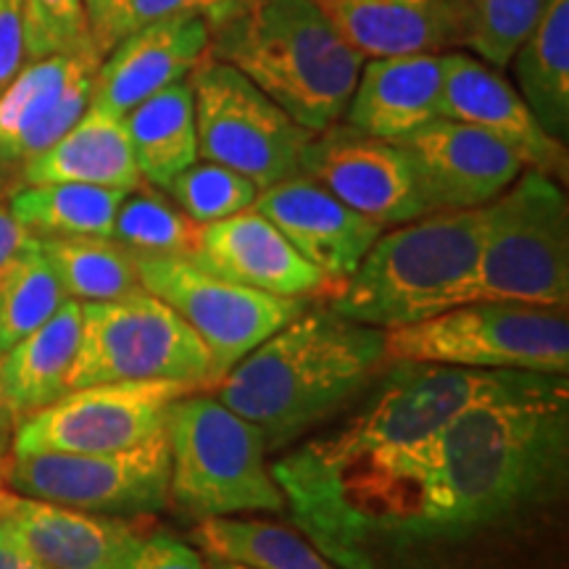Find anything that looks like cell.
Returning <instances> with one entry per match:
<instances>
[{
    "label": "cell",
    "mask_w": 569,
    "mask_h": 569,
    "mask_svg": "<svg viewBox=\"0 0 569 569\" xmlns=\"http://www.w3.org/2000/svg\"><path fill=\"white\" fill-rule=\"evenodd\" d=\"M567 469V375H532L469 403L432 438L422 509L396 569H432L438 551L511 528L559 498Z\"/></svg>",
    "instance_id": "1"
},
{
    "label": "cell",
    "mask_w": 569,
    "mask_h": 569,
    "mask_svg": "<svg viewBox=\"0 0 569 569\" xmlns=\"http://www.w3.org/2000/svg\"><path fill=\"white\" fill-rule=\"evenodd\" d=\"M382 361L386 330L306 309L243 356L217 398L280 448L359 393Z\"/></svg>",
    "instance_id": "2"
},
{
    "label": "cell",
    "mask_w": 569,
    "mask_h": 569,
    "mask_svg": "<svg viewBox=\"0 0 569 569\" xmlns=\"http://www.w3.org/2000/svg\"><path fill=\"white\" fill-rule=\"evenodd\" d=\"M209 53L232 63L309 132L343 119L365 67L319 0H248L211 27Z\"/></svg>",
    "instance_id": "3"
},
{
    "label": "cell",
    "mask_w": 569,
    "mask_h": 569,
    "mask_svg": "<svg viewBox=\"0 0 569 569\" xmlns=\"http://www.w3.org/2000/svg\"><path fill=\"white\" fill-rule=\"evenodd\" d=\"M486 206L436 211L382 230L356 272L330 296V309L353 322L393 330L465 301L478 264Z\"/></svg>",
    "instance_id": "4"
},
{
    "label": "cell",
    "mask_w": 569,
    "mask_h": 569,
    "mask_svg": "<svg viewBox=\"0 0 569 569\" xmlns=\"http://www.w3.org/2000/svg\"><path fill=\"white\" fill-rule=\"evenodd\" d=\"M169 443V501L196 519L282 511L284 496L267 467L259 427L217 396L184 393L163 417Z\"/></svg>",
    "instance_id": "5"
},
{
    "label": "cell",
    "mask_w": 569,
    "mask_h": 569,
    "mask_svg": "<svg viewBox=\"0 0 569 569\" xmlns=\"http://www.w3.org/2000/svg\"><path fill=\"white\" fill-rule=\"evenodd\" d=\"M478 301L567 309L569 203L553 177L525 169L486 206L478 264L461 303Z\"/></svg>",
    "instance_id": "6"
},
{
    "label": "cell",
    "mask_w": 569,
    "mask_h": 569,
    "mask_svg": "<svg viewBox=\"0 0 569 569\" xmlns=\"http://www.w3.org/2000/svg\"><path fill=\"white\" fill-rule=\"evenodd\" d=\"M386 359L493 372L567 375L565 309L522 303H461L436 317L386 330Z\"/></svg>",
    "instance_id": "7"
},
{
    "label": "cell",
    "mask_w": 569,
    "mask_h": 569,
    "mask_svg": "<svg viewBox=\"0 0 569 569\" xmlns=\"http://www.w3.org/2000/svg\"><path fill=\"white\" fill-rule=\"evenodd\" d=\"M159 380L190 388L219 382L209 348L172 306L146 288L117 301L82 303L80 348L69 372V390Z\"/></svg>",
    "instance_id": "8"
},
{
    "label": "cell",
    "mask_w": 569,
    "mask_h": 569,
    "mask_svg": "<svg viewBox=\"0 0 569 569\" xmlns=\"http://www.w3.org/2000/svg\"><path fill=\"white\" fill-rule=\"evenodd\" d=\"M198 156L243 174L256 188L301 174L311 134L232 63L206 53L190 71Z\"/></svg>",
    "instance_id": "9"
},
{
    "label": "cell",
    "mask_w": 569,
    "mask_h": 569,
    "mask_svg": "<svg viewBox=\"0 0 569 569\" xmlns=\"http://www.w3.org/2000/svg\"><path fill=\"white\" fill-rule=\"evenodd\" d=\"M372 403L343 430L306 446L311 457L343 459L351 453L417 446L480 398L528 382L536 372H493L443 365L396 361Z\"/></svg>",
    "instance_id": "10"
},
{
    "label": "cell",
    "mask_w": 569,
    "mask_h": 569,
    "mask_svg": "<svg viewBox=\"0 0 569 569\" xmlns=\"http://www.w3.org/2000/svg\"><path fill=\"white\" fill-rule=\"evenodd\" d=\"M169 443H148L109 453H13L6 482L19 496L96 511L142 517L169 507Z\"/></svg>",
    "instance_id": "11"
},
{
    "label": "cell",
    "mask_w": 569,
    "mask_h": 569,
    "mask_svg": "<svg viewBox=\"0 0 569 569\" xmlns=\"http://www.w3.org/2000/svg\"><path fill=\"white\" fill-rule=\"evenodd\" d=\"M138 274L142 288L172 306L209 348L219 380L309 309L306 298L272 296L222 280L190 259H138Z\"/></svg>",
    "instance_id": "12"
},
{
    "label": "cell",
    "mask_w": 569,
    "mask_h": 569,
    "mask_svg": "<svg viewBox=\"0 0 569 569\" xmlns=\"http://www.w3.org/2000/svg\"><path fill=\"white\" fill-rule=\"evenodd\" d=\"M196 388L184 382H101L71 388L17 422L13 453H109L163 432L167 407Z\"/></svg>",
    "instance_id": "13"
},
{
    "label": "cell",
    "mask_w": 569,
    "mask_h": 569,
    "mask_svg": "<svg viewBox=\"0 0 569 569\" xmlns=\"http://www.w3.org/2000/svg\"><path fill=\"white\" fill-rule=\"evenodd\" d=\"M301 174L382 230L427 213L407 151L348 124L338 122L311 134L301 156Z\"/></svg>",
    "instance_id": "14"
},
{
    "label": "cell",
    "mask_w": 569,
    "mask_h": 569,
    "mask_svg": "<svg viewBox=\"0 0 569 569\" xmlns=\"http://www.w3.org/2000/svg\"><path fill=\"white\" fill-rule=\"evenodd\" d=\"M103 56L96 48L27 61L0 92V172L24 169L88 111Z\"/></svg>",
    "instance_id": "15"
},
{
    "label": "cell",
    "mask_w": 569,
    "mask_h": 569,
    "mask_svg": "<svg viewBox=\"0 0 569 569\" xmlns=\"http://www.w3.org/2000/svg\"><path fill=\"white\" fill-rule=\"evenodd\" d=\"M396 146L411 159L427 213L480 209L525 172L501 140L457 119H432Z\"/></svg>",
    "instance_id": "16"
},
{
    "label": "cell",
    "mask_w": 569,
    "mask_h": 569,
    "mask_svg": "<svg viewBox=\"0 0 569 569\" xmlns=\"http://www.w3.org/2000/svg\"><path fill=\"white\" fill-rule=\"evenodd\" d=\"M253 209L264 213L288 243L325 274L327 296L336 293L356 272L382 234L380 224L348 209L322 184L303 174L259 190Z\"/></svg>",
    "instance_id": "17"
},
{
    "label": "cell",
    "mask_w": 569,
    "mask_h": 569,
    "mask_svg": "<svg viewBox=\"0 0 569 569\" xmlns=\"http://www.w3.org/2000/svg\"><path fill=\"white\" fill-rule=\"evenodd\" d=\"M440 117L457 119L501 140L525 169L567 180V146L540 127L515 84L478 56L443 53Z\"/></svg>",
    "instance_id": "18"
},
{
    "label": "cell",
    "mask_w": 569,
    "mask_h": 569,
    "mask_svg": "<svg viewBox=\"0 0 569 569\" xmlns=\"http://www.w3.org/2000/svg\"><path fill=\"white\" fill-rule=\"evenodd\" d=\"M211 46V24L201 13H184L127 32L92 82L90 106L124 117L169 84L188 80Z\"/></svg>",
    "instance_id": "19"
},
{
    "label": "cell",
    "mask_w": 569,
    "mask_h": 569,
    "mask_svg": "<svg viewBox=\"0 0 569 569\" xmlns=\"http://www.w3.org/2000/svg\"><path fill=\"white\" fill-rule=\"evenodd\" d=\"M190 261L222 280L272 296H327L325 274L309 264L253 206L219 222L203 224L201 243Z\"/></svg>",
    "instance_id": "20"
},
{
    "label": "cell",
    "mask_w": 569,
    "mask_h": 569,
    "mask_svg": "<svg viewBox=\"0 0 569 569\" xmlns=\"http://www.w3.org/2000/svg\"><path fill=\"white\" fill-rule=\"evenodd\" d=\"M443 53L367 59L346 109V124L398 142L440 117Z\"/></svg>",
    "instance_id": "21"
},
{
    "label": "cell",
    "mask_w": 569,
    "mask_h": 569,
    "mask_svg": "<svg viewBox=\"0 0 569 569\" xmlns=\"http://www.w3.org/2000/svg\"><path fill=\"white\" fill-rule=\"evenodd\" d=\"M6 517L51 569H122L142 540L127 517L96 515L40 498L11 493Z\"/></svg>",
    "instance_id": "22"
},
{
    "label": "cell",
    "mask_w": 569,
    "mask_h": 569,
    "mask_svg": "<svg viewBox=\"0 0 569 569\" xmlns=\"http://www.w3.org/2000/svg\"><path fill=\"white\" fill-rule=\"evenodd\" d=\"M336 30L367 59L457 46L451 0H319Z\"/></svg>",
    "instance_id": "23"
},
{
    "label": "cell",
    "mask_w": 569,
    "mask_h": 569,
    "mask_svg": "<svg viewBox=\"0 0 569 569\" xmlns=\"http://www.w3.org/2000/svg\"><path fill=\"white\" fill-rule=\"evenodd\" d=\"M21 184L80 182L132 193L142 184L134 163L124 117L88 106L48 151L34 156L19 172Z\"/></svg>",
    "instance_id": "24"
},
{
    "label": "cell",
    "mask_w": 569,
    "mask_h": 569,
    "mask_svg": "<svg viewBox=\"0 0 569 569\" xmlns=\"http://www.w3.org/2000/svg\"><path fill=\"white\" fill-rule=\"evenodd\" d=\"M80 330L82 303L67 298L48 322L0 356V393L13 425L69 393Z\"/></svg>",
    "instance_id": "25"
},
{
    "label": "cell",
    "mask_w": 569,
    "mask_h": 569,
    "mask_svg": "<svg viewBox=\"0 0 569 569\" xmlns=\"http://www.w3.org/2000/svg\"><path fill=\"white\" fill-rule=\"evenodd\" d=\"M517 92L540 127L561 142L569 134V0H543L536 24L511 56Z\"/></svg>",
    "instance_id": "26"
},
{
    "label": "cell",
    "mask_w": 569,
    "mask_h": 569,
    "mask_svg": "<svg viewBox=\"0 0 569 569\" xmlns=\"http://www.w3.org/2000/svg\"><path fill=\"white\" fill-rule=\"evenodd\" d=\"M134 163L142 182L167 190L177 174L198 161L196 106L190 80H180L124 113Z\"/></svg>",
    "instance_id": "27"
},
{
    "label": "cell",
    "mask_w": 569,
    "mask_h": 569,
    "mask_svg": "<svg viewBox=\"0 0 569 569\" xmlns=\"http://www.w3.org/2000/svg\"><path fill=\"white\" fill-rule=\"evenodd\" d=\"M124 190L80 182L21 184L9 211L32 238H111Z\"/></svg>",
    "instance_id": "28"
},
{
    "label": "cell",
    "mask_w": 569,
    "mask_h": 569,
    "mask_svg": "<svg viewBox=\"0 0 569 569\" xmlns=\"http://www.w3.org/2000/svg\"><path fill=\"white\" fill-rule=\"evenodd\" d=\"M196 540L206 557L243 561L256 569H343L301 532L261 519H201Z\"/></svg>",
    "instance_id": "29"
},
{
    "label": "cell",
    "mask_w": 569,
    "mask_h": 569,
    "mask_svg": "<svg viewBox=\"0 0 569 569\" xmlns=\"http://www.w3.org/2000/svg\"><path fill=\"white\" fill-rule=\"evenodd\" d=\"M67 298L80 303L117 301L142 288L138 259L113 238H38Z\"/></svg>",
    "instance_id": "30"
},
{
    "label": "cell",
    "mask_w": 569,
    "mask_h": 569,
    "mask_svg": "<svg viewBox=\"0 0 569 569\" xmlns=\"http://www.w3.org/2000/svg\"><path fill=\"white\" fill-rule=\"evenodd\" d=\"M142 184L124 196L111 238L134 259H193L201 243V224L174 201L156 193L153 184Z\"/></svg>",
    "instance_id": "31"
},
{
    "label": "cell",
    "mask_w": 569,
    "mask_h": 569,
    "mask_svg": "<svg viewBox=\"0 0 569 569\" xmlns=\"http://www.w3.org/2000/svg\"><path fill=\"white\" fill-rule=\"evenodd\" d=\"M67 301L59 274L32 238L19 259L0 277V356L48 322Z\"/></svg>",
    "instance_id": "32"
},
{
    "label": "cell",
    "mask_w": 569,
    "mask_h": 569,
    "mask_svg": "<svg viewBox=\"0 0 569 569\" xmlns=\"http://www.w3.org/2000/svg\"><path fill=\"white\" fill-rule=\"evenodd\" d=\"M451 6L459 46L472 48L493 69H507L543 0H451Z\"/></svg>",
    "instance_id": "33"
},
{
    "label": "cell",
    "mask_w": 569,
    "mask_h": 569,
    "mask_svg": "<svg viewBox=\"0 0 569 569\" xmlns=\"http://www.w3.org/2000/svg\"><path fill=\"white\" fill-rule=\"evenodd\" d=\"M167 193L196 224L203 227L251 209L259 188L222 163L196 161L169 182Z\"/></svg>",
    "instance_id": "34"
},
{
    "label": "cell",
    "mask_w": 569,
    "mask_h": 569,
    "mask_svg": "<svg viewBox=\"0 0 569 569\" xmlns=\"http://www.w3.org/2000/svg\"><path fill=\"white\" fill-rule=\"evenodd\" d=\"M21 17L27 61L96 48L82 0H21Z\"/></svg>",
    "instance_id": "35"
},
{
    "label": "cell",
    "mask_w": 569,
    "mask_h": 569,
    "mask_svg": "<svg viewBox=\"0 0 569 569\" xmlns=\"http://www.w3.org/2000/svg\"><path fill=\"white\" fill-rule=\"evenodd\" d=\"M122 569H206V561L193 546L182 543L180 538L156 532L140 540Z\"/></svg>",
    "instance_id": "36"
},
{
    "label": "cell",
    "mask_w": 569,
    "mask_h": 569,
    "mask_svg": "<svg viewBox=\"0 0 569 569\" xmlns=\"http://www.w3.org/2000/svg\"><path fill=\"white\" fill-rule=\"evenodd\" d=\"M27 63L21 0H0V92Z\"/></svg>",
    "instance_id": "37"
},
{
    "label": "cell",
    "mask_w": 569,
    "mask_h": 569,
    "mask_svg": "<svg viewBox=\"0 0 569 569\" xmlns=\"http://www.w3.org/2000/svg\"><path fill=\"white\" fill-rule=\"evenodd\" d=\"M222 3L224 0H127V32L159 19L184 17V13H201L211 24Z\"/></svg>",
    "instance_id": "38"
},
{
    "label": "cell",
    "mask_w": 569,
    "mask_h": 569,
    "mask_svg": "<svg viewBox=\"0 0 569 569\" xmlns=\"http://www.w3.org/2000/svg\"><path fill=\"white\" fill-rule=\"evenodd\" d=\"M90 38L106 56L127 34V0H82Z\"/></svg>",
    "instance_id": "39"
},
{
    "label": "cell",
    "mask_w": 569,
    "mask_h": 569,
    "mask_svg": "<svg viewBox=\"0 0 569 569\" xmlns=\"http://www.w3.org/2000/svg\"><path fill=\"white\" fill-rule=\"evenodd\" d=\"M0 569H51L21 538L9 517H0Z\"/></svg>",
    "instance_id": "40"
},
{
    "label": "cell",
    "mask_w": 569,
    "mask_h": 569,
    "mask_svg": "<svg viewBox=\"0 0 569 569\" xmlns=\"http://www.w3.org/2000/svg\"><path fill=\"white\" fill-rule=\"evenodd\" d=\"M32 234L17 222V217L0 203V277L9 272V267L19 259Z\"/></svg>",
    "instance_id": "41"
},
{
    "label": "cell",
    "mask_w": 569,
    "mask_h": 569,
    "mask_svg": "<svg viewBox=\"0 0 569 569\" xmlns=\"http://www.w3.org/2000/svg\"><path fill=\"white\" fill-rule=\"evenodd\" d=\"M248 3V0H224V3H222V9H219V13H217V17H213L211 19V27L213 24H219V21H224V19H230L232 17V13H238L240 9H243V6Z\"/></svg>",
    "instance_id": "42"
},
{
    "label": "cell",
    "mask_w": 569,
    "mask_h": 569,
    "mask_svg": "<svg viewBox=\"0 0 569 569\" xmlns=\"http://www.w3.org/2000/svg\"><path fill=\"white\" fill-rule=\"evenodd\" d=\"M206 569H256V567H248V565H243V561L209 557V559H206Z\"/></svg>",
    "instance_id": "43"
},
{
    "label": "cell",
    "mask_w": 569,
    "mask_h": 569,
    "mask_svg": "<svg viewBox=\"0 0 569 569\" xmlns=\"http://www.w3.org/2000/svg\"><path fill=\"white\" fill-rule=\"evenodd\" d=\"M11 417L9 415H0V465H3L6 457V448H9V430H11Z\"/></svg>",
    "instance_id": "44"
},
{
    "label": "cell",
    "mask_w": 569,
    "mask_h": 569,
    "mask_svg": "<svg viewBox=\"0 0 569 569\" xmlns=\"http://www.w3.org/2000/svg\"><path fill=\"white\" fill-rule=\"evenodd\" d=\"M9 498H11V493H9V490H6L3 482H0V517L6 515V507H9Z\"/></svg>",
    "instance_id": "45"
},
{
    "label": "cell",
    "mask_w": 569,
    "mask_h": 569,
    "mask_svg": "<svg viewBox=\"0 0 569 569\" xmlns=\"http://www.w3.org/2000/svg\"><path fill=\"white\" fill-rule=\"evenodd\" d=\"M0 415H9V411H6V407H3V393H0Z\"/></svg>",
    "instance_id": "46"
}]
</instances>
